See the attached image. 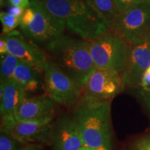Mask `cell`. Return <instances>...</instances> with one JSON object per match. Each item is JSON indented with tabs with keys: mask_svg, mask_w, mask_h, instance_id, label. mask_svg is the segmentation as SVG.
I'll use <instances>...</instances> for the list:
<instances>
[{
	"mask_svg": "<svg viewBox=\"0 0 150 150\" xmlns=\"http://www.w3.org/2000/svg\"><path fill=\"white\" fill-rule=\"evenodd\" d=\"M45 8L65 28L81 39L91 41L109 31L86 0H40Z\"/></svg>",
	"mask_w": 150,
	"mask_h": 150,
	"instance_id": "7a4b0ae2",
	"label": "cell"
},
{
	"mask_svg": "<svg viewBox=\"0 0 150 150\" xmlns=\"http://www.w3.org/2000/svg\"><path fill=\"white\" fill-rule=\"evenodd\" d=\"M110 30L120 11L114 0H86Z\"/></svg>",
	"mask_w": 150,
	"mask_h": 150,
	"instance_id": "2e32d148",
	"label": "cell"
},
{
	"mask_svg": "<svg viewBox=\"0 0 150 150\" xmlns=\"http://www.w3.org/2000/svg\"><path fill=\"white\" fill-rule=\"evenodd\" d=\"M150 28V2L142 1L119 13L109 31L129 44Z\"/></svg>",
	"mask_w": 150,
	"mask_h": 150,
	"instance_id": "ba28073f",
	"label": "cell"
},
{
	"mask_svg": "<svg viewBox=\"0 0 150 150\" xmlns=\"http://www.w3.org/2000/svg\"><path fill=\"white\" fill-rule=\"evenodd\" d=\"M54 117L42 120L15 122L6 127L16 140L22 144H50V136Z\"/></svg>",
	"mask_w": 150,
	"mask_h": 150,
	"instance_id": "8fae6325",
	"label": "cell"
},
{
	"mask_svg": "<svg viewBox=\"0 0 150 150\" xmlns=\"http://www.w3.org/2000/svg\"><path fill=\"white\" fill-rule=\"evenodd\" d=\"M20 150H43V149L40 145L31 144V145H27L24 147H22Z\"/></svg>",
	"mask_w": 150,
	"mask_h": 150,
	"instance_id": "4316f807",
	"label": "cell"
},
{
	"mask_svg": "<svg viewBox=\"0 0 150 150\" xmlns=\"http://www.w3.org/2000/svg\"><path fill=\"white\" fill-rule=\"evenodd\" d=\"M125 88L119 73L96 68L82 88L80 99L91 102H108L122 92Z\"/></svg>",
	"mask_w": 150,
	"mask_h": 150,
	"instance_id": "52a82bcc",
	"label": "cell"
},
{
	"mask_svg": "<svg viewBox=\"0 0 150 150\" xmlns=\"http://www.w3.org/2000/svg\"><path fill=\"white\" fill-rule=\"evenodd\" d=\"M1 35L6 40L8 53L34 67L39 72L43 71L47 59L45 50L39 48L35 43L28 41V39L18 31H13L8 34Z\"/></svg>",
	"mask_w": 150,
	"mask_h": 150,
	"instance_id": "30bf717a",
	"label": "cell"
},
{
	"mask_svg": "<svg viewBox=\"0 0 150 150\" xmlns=\"http://www.w3.org/2000/svg\"><path fill=\"white\" fill-rule=\"evenodd\" d=\"M20 19L11 16L7 12L1 11L0 13V20L2 24V35L12 32L17 26L20 24Z\"/></svg>",
	"mask_w": 150,
	"mask_h": 150,
	"instance_id": "d6986e66",
	"label": "cell"
},
{
	"mask_svg": "<svg viewBox=\"0 0 150 150\" xmlns=\"http://www.w3.org/2000/svg\"><path fill=\"white\" fill-rule=\"evenodd\" d=\"M150 67V28L129 44L126 65L122 79L125 87L140 86L143 74Z\"/></svg>",
	"mask_w": 150,
	"mask_h": 150,
	"instance_id": "9c48e42d",
	"label": "cell"
},
{
	"mask_svg": "<svg viewBox=\"0 0 150 150\" xmlns=\"http://www.w3.org/2000/svg\"><path fill=\"white\" fill-rule=\"evenodd\" d=\"M147 1H149V2H150V0H147Z\"/></svg>",
	"mask_w": 150,
	"mask_h": 150,
	"instance_id": "f1b7e54d",
	"label": "cell"
},
{
	"mask_svg": "<svg viewBox=\"0 0 150 150\" xmlns=\"http://www.w3.org/2000/svg\"><path fill=\"white\" fill-rule=\"evenodd\" d=\"M140 86L142 87V88H148L150 86V72L149 71H146L142 76Z\"/></svg>",
	"mask_w": 150,
	"mask_h": 150,
	"instance_id": "d4e9b609",
	"label": "cell"
},
{
	"mask_svg": "<svg viewBox=\"0 0 150 150\" xmlns=\"http://www.w3.org/2000/svg\"><path fill=\"white\" fill-rule=\"evenodd\" d=\"M79 150H99V149H94V148L88 147V146L84 145L81 149H80Z\"/></svg>",
	"mask_w": 150,
	"mask_h": 150,
	"instance_id": "83f0119b",
	"label": "cell"
},
{
	"mask_svg": "<svg viewBox=\"0 0 150 150\" xmlns=\"http://www.w3.org/2000/svg\"><path fill=\"white\" fill-rule=\"evenodd\" d=\"M50 144L52 150H79L84 146L72 117L63 114L53 123Z\"/></svg>",
	"mask_w": 150,
	"mask_h": 150,
	"instance_id": "7c38bea8",
	"label": "cell"
},
{
	"mask_svg": "<svg viewBox=\"0 0 150 150\" xmlns=\"http://www.w3.org/2000/svg\"><path fill=\"white\" fill-rule=\"evenodd\" d=\"M138 96L150 119V87L142 88L138 92Z\"/></svg>",
	"mask_w": 150,
	"mask_h": 150,
	"instance_id": "ffe728a7",
	"label": "cell"
},
{
	"mask_svg": "<svg viewBox=\"0 0 150 150\" xmlns=\"http://www.w3.org/2000/svg\"><path fill=\"white\" fill-rule=\"evenodd\" d=\"M55 102L47 94L27 98L20 104L16 113L17 122L54 117Z\"/></svg>",
	"mask_w": 150,
	"mask_h": 150,
	"instance_id": "5bb4252c",
	"label": "cell"
},
{
	"mask_svg": "<svg viewBox=\"0 0 150 150\" xmlns=\"http://www.w3.org/2000/svg\"><path fill=\"white\" fill-rule=\"evenodd\" d=\"M26 92L13 79L1 80L0 112L1 125H8L16 122L15 113L25 100Z\"/></svg>",
	"mask_w": 150,
	"mask_h": 150,
	"instance_id": "4fadbf2b",
	"label": "cell"
},
{
	"mask_svg": "<svg viewBox=\"0 0 150 150\" xmlns=\"http://www.w3.org/2000/svg\"><path fill=\"white\" fill-rule=\"evenodd\" d=\"M38 72L34 67L21 61L15 70L13 79L27 93L34 92L38 88Z\"/></svg>",
	"mask_w": 150,
	"mask_h": 150,
	"instance_id": "9a60e30c",
	"label": "cell"
},
{
	"mask_svg": "<svg viewBox=\"0 0 150 150\" xmlns=\"http://www.w3.org/2000/svg\"><path fill=\"white\" fill-rule=\"evenodd\" d=\"M114 1L117 5L118 10L121 12L145 0H114Z\"/></svg>",
	"mask_w": 150,
	"mask_h": 150,
	"instance_id": "7402d4cb",
	"label": "cell"
},
{
	"mask_svg": "<svg viewBox=\"0 0 150 150\" xmlns=\"http://www.w3.org/2000/svg\"><path fill=\"white\" fill-rule=\"evenodd\" d=\"M24 9L20 8L18 6H11L8 8V11L7 13H9L11 16L16 17L17 18L20 19L22 15L24 13Z\"/></svg>",
	"mask_w": 150,
	"mask_h": 150,
	"instance_id": "603a6c76",
	"label": "cell"
},
{
	"mask_svg": "<svg viewBox=\"0 0 150 150\" xmlns=\"http://www.w3.org/2000/svg\"><path fill=\"white\" fill-rule=\"evenodd\" d=\"M42 72L46 94L54 102L71 106L79 101L82 88L74 79L48 58Z\"/></svg>",
	"mask_w": 150,
	"mask_h": 150,
	"instance_id": "8992f818",
	"label": "cell"
},
{
	"mask_svg": "<svg viewBox=\"0 0 150 150\" xmlns=\"http://www.w3.org/2000/svg\"><path fill=\"white\" fill-rule=\"evenodd\" d=\"M129 150H150V135L136 139L131 145Z\"/></svg>",
	"mask_w": 150,
	"mask_h": 150,
	"instance_id": "44dd1931",
	"label": "cell"
},
{
	"mask_svg": "<svg viewBox=\"0 0 150 150\" xmlns=\"http://www.w3.org/2000/svg\"><path fill=\"white\" fill-rule=\"evenodd\" d=\"M20 27L26 38L35 45L46 46L64 33V23L50 13L40 0H30L20 20Z\"/></svg>",
	"mask_w": 150,
	"mask_h": 150,
	"instance_id": "277c9868",
	"label": "cell"
},
{
	"mask_svg": "<svg viewBox=\"0 0 150 150\" xmlns=\"http://www.w3.org/2000/svg\"><path fill=\"white\" fill-rule=\"evenodd\" d=\"M8 53V48H7V43L5 38L3 35H1L0 38V54L1 55Z\"/></svg>",
	"mask_w": 150,
	"mask_h": 150,
	"instance_id": "484cf974",
	"label": "cell"
},
{
	"mask_svg": "<svg viewBox=\"0 0 150 150\" xmlns=\"http://www.w3.org/2000/svg\"><path fill=\"white\" fill-rule=\"evenodd\" d=\"M90 42L91 54L96 68L122 74L129 52V44L122 38L108 31Z\"/></svg>",
	"mask_w": 150,
	"mask_h": 150,
	"instance_id": "5b68a950",
	"label": "cell"
},
{
	"mask_svg": "<svg viewBox=\"0 0 150 150\" xmlns=\"http://www.w3.org/2000/svg\"><path fill=\"white\" fill-rule=\"evenodd\" d=\"M20 144L11 131L4 128L0 130V150H20Z\"/></svg>",
	"mask_w": 150,
	"mask_h": 150,
	"instance_id": "ac0fdd59",
	"label": "cell"
},
{
	"mask_svg": "<svg viewBox=\"0 0 150 150\" xmlns=\"http://www.w3.org/2000/svg\"><path fill=\"white\" fill-rule=\"evenodd\" d=\"M11 6H18L22 8H27L30 5V0H8Z\"/></svg>",
	"mask_w": 150,
	"mask_h": 150,
	"instance_id": "cb8c5ba5",
	"label": "cell"
},
{
	"mask_svg": "<svg viewBox=\"0 0 150 150\" xmlns=\"http://www.w3.org/2000/svg\"><path fill=\"white\" fill-rule=\"evenodd\" d=\"M110 102H91L80 99L75 104L72 117L84 145L99 150H112Z\"/></svg>",
	"mask_w": 150,
	"mask_h": 150,
	"instance_id": "6da1fadb",
	"label": "cell"
},
{
	"mask_svg": "<svg viewBox=\"0 0 150 150\" xmlns=\"http://www.w3.org/2000/svg\"><path fill=\"white\" fill-rule=\"evenodd\" d=\"M20 61H21L20 59L9 53L1 55V60H0L1 80L13 79L15 70Z\"/></svg>",
	"mask_w": 150,
	"mask_h": 150,
	"instance_id": "e0dca14e",
	"label": "cell"
},
{
	"mask_svg": "<svg viewBox=\"0 0 150 150\" xmlns=\"http://www.w3.org/2000/svg\"><path fill=\"white\" fill-rule=\"evenodd\" d=\"M48 59L77 82L81 87L96 70L91 54V42L63 35L45 46Z\"/></svg>",
	"mask_w": 150,
	"mask_h": 150,
	"instance_id": "3957f363",
	"label": "cell"
}]
</instances>
